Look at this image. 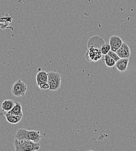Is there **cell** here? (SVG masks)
I'll list each match as a JSON object with an SVG mask.
<instances>
[{"instance_id": "cell-1", "label": "cell", "mask_w": 136, "mask_h": 151, "mask_svg": "<svg viewBox=\"0 0 136 151\" xmlns=\"http://www.w3.org/2000/svg\"><path fill=\"white\" fill-rule=\"evenodd\" d=\"M14 144L16 151H38L40 148L39 143L30 140H18L15 138Z\"/></svg>"}, {"instance_id": "cell-2", "label": "cell", "mask_w": 136, "mask_h": 151, "mask_svg": "<svg viewBox=\"0 0 136 151\" xmlns=\"http://www.w3.org/2000/svg\"><path fill=\"white\" fill-rule=\"evenodd\" d=\"M48 74V81L51 91L58 90L61 83V76L60 75L56 72H49Z\"/></svg>"}, {"instance_id": "cell-3", "label": "cell", "mask_w": 136, "mask_h": 151, "mask_svg": "<svg viewBox=\"0 0 136 151\" xmlns=\"http://www.w3.org/2000/svg\"><path fill=\"white\" fill-rule=\"evenodd\" d=\"M27 90V87L26 84L21 80H19L13 84L11 93L15 96L20 97L25 95Z\"/></svg>"}, {"instance_id": "cell-4", "label": "cell", "mask_w": 136, "mask_h": 151, "mask_svg": "<svg viewBox=\"0 0 136 151\" xmlns=\"http://www.w3.org/2000/svg\"><path fill=\"white\" fill-rule=\"evenodd\" d=\"M102 54L99 49L93 47L88 48V50L85 54L86 59L89 62H97L102 58Z\"/></svg>"}, {"instance_id": "cell-5", "label": "cell", "mask_w": 136, "mask_h": 151, "mask_svg": "<svg viewBox=\"0 0 136 151\" xmlns=\"http://www.w3.org/2000/svg\"><path fill=\"white\" fill-rule=\"evenodd\" d=\"M104 39L98 36H94L90 38L87 42V48L93 47L97 49H99L105 44Z\"/></svg>"}, {"instance_id": "cell-6", "label": "cell", "mask_w": 136, "mask_h": 151, "mask_svg": "<svg viewBox=\"0 0 136 151\" xmlns=\"http://www.w3.org/2000/svg\"><path fill=\"white\" fill-rule=\"evenodd\" d=\"M116 53L120 58H129L131 55L130 49L125 42L122 43V45L116 51Z\"/></svg>"}, {"instance_id": "cell-7", "label": "cell", "mask_w": 136, "mask_h": 151, "mask_svg": "<svg viewBox=\"0 0 136 151\" xmlns=\"http://www.w3.org/2000/svg\"><path fill=\"white\" fill-rule=\"evenodd\" d=\"M123 41L122 38L117 36H112L109 39V45L111 47V50L114 52H116L117 50L120 48L123 43Z\"/></svg>"}, {"instance_id": "cell-8", "label": "cell", "mask_w": 136, "mask_h": 151, "mask_svg": "<svg viewBox=\"0 0 136 151\" xmlns=\"http://www.w3.org/2000/svg\"><path fill=\"white\" fill-rule=\"evenodd\" d=\"M129 60V58H120L116 62L115 66L119 71L123 72L127 69Z\"/></svg>"}, {"instance_id": "cell-9", "label": "cell", "mask_w": 136, "mask_h": 151, "mask_svg": "<svg viewBox=\"0 0 136 151\" xmlns=\"http://www.w3.org/2000/svg\"><path fill=\"white\" fill-rule=\"evenodd\" d=\"M6 120H7L8 122H9V123L11 124H17L20 122L22 119L23 117H21L19 116H17V115H15L13 114H11V113H8L5 114Z\"/></svg>"}, {"instance_id": "cell-10", "label": "cell", "mask_w": 136, "mask_h": 151, "mask_svg": "<svg viewBox=\"0 0 136 151\" xmlns=\"http://www.w3.org/2000/svg\"><path fill=\"white\" fill-rule=\"evenodd\" d=\"M15 102L13 101L12 100H11V99L4 100L2 102L1 106L2 111L6 112H9L14 107V106L15 105Z\"/></svg>"}, {"instance_id": "cell-11", "label": "cell", "mask_w": 136, "mask_h": 151, "mask_svg": "<svg viewBox=\"0 0 136 151\" xmlns=\"http://www.w3.org/2000/svg\"><path fill=\"white\" fill-rule=\"evenodd\" d=\"M29 130L24 129H20L15 133V138L18 140H29L28 139Z\"/></svg>"}, {"instance_id": "cell-12", "label": "cell", "mask_w": 136, "mask_h": 151, "mask_svg": "<svg viewBox=\"0 0 136 151\" xmlns=\"http://www.w3.org/2000/svg\"><path fill=\"white\" fill-rule=\"evenodd\" d=\"M40 132L39 131H29L28 132V139L34 142L39 143L41 139Z\"/></svg>"}, {"instance_id": "cell-13", "label": "cell", "mask_w": 136, "mask_h": 151, "mask_svg": "<svg viewBox=\"0 0 136 151\" xmlns=\"http://www.w3.org/2000/svg\"><path fill=\"white\" fill-rule=\"evenodd\" d=\"M8 113L23 117V114L22 112L21 104L19 102H15V105L14 106V107L12 108V109L11 111L8 112Z\"/></svg>"}, {"instance_id": "cell-14", "label": "cell", "mask_w": 136, "mask_h": 151, "mask_svg": "<svg viewBox=\"0 0 136 151\" xmlns=\"http://www.w3.org/2000/svg\"><path fill=\"white\" fill-rule=\"evenodd\" d=\"M48 81V74L45 71H39L36 75V83L37 86L40 84L47 82Z\"/></svg>"}, {"instance_id": "cell-15", "label": "cell", "mask_w": 136, "mask_h": 151, "mask_svg": "<svg viewBox=\"0 0 136 151\" xmlns=\"http://www.w3.org/2000/svg\"><path fill=\"white\" fill-rule=\"evenodd\" d=\"M104 60L105 65L108 68H113L115 65L116 62L115 61V60L110 56H109L108 54L105 55Z\"/></svg>"}, {"instance_id": "cell-16", "label": "cell", "mask_w": 136, "mask_h": 151, "mask_svg": "<svg viewBox=\"0 0 136 151\" xmlns=\"http://www.w3.org/2000/svg\"><path fill=\"white\" fill-rule=\"evenodd\" d=\"M110 50H111V47H110L109 44H108V43H107V44L105 43L100 48L101 54L104 55L107 54Z\"/></svg>"}, {"instance_id": "cell-17", "label": "cell", "mask_w": 136, "mask_h": 151, "mask_svg": "<svg viewBox=\"0 0 136 151\" xmlns=\"http://www.w3.org/2000/svg\"><path fill=\"white\" fill-rule=\"evenodd\" d=\"M38 86L40 89H41V90H50V85L48 82L42 83L40 84Z\"/></svg>"}, {"instance_id": "cell-18", "label": "cell", "mask_w": 136, "mask_h": 151, "mask_svg": "<svg viewBox=\"0 0 136 151\" xmlns=\"http://www.w3.org/2000/svg\"><path fill=\"white\" fill-rule=\"evenodd\" d=\"M107 54H108L109 56H110V57H111L112 58H113V59L115 60V62H117V60H119V59H120V58L117 55V54L116 53V52L112 51H111V50H110V51L108 52V53Z\"/></svg>"}]
</instances>
